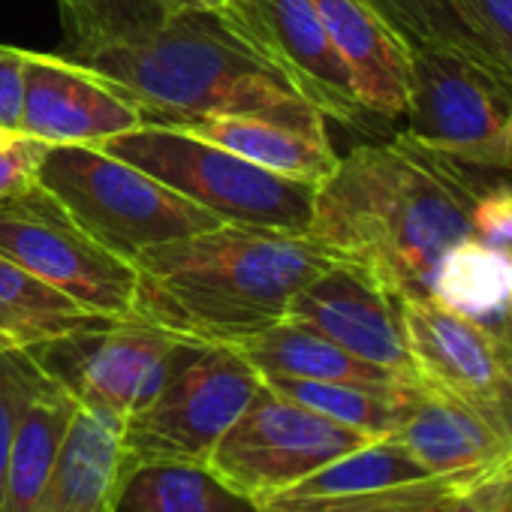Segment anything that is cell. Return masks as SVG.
<instances>
[{
  "label": "cell",
  "mask_w": 512,
  "mask_h": 512,
  "mask_svg": "<svg viewBox=\"0 0 512 512\" xmlns=\"http://www.w3.org/2000/svg\"><path fill=\"white\" fill-rule=\"evenodd\" d=\"M145 124L136 103L64 55L25 49L22 133L49 145H103Z\"/></svg>",
  "instance_id": "obj_13"
},
{
  "label": "cell",
  "mask_w": 512,
  "mask_h": 512,
  "mask_svg": "<svg viewBox=\"0 0 512 512\" xmlns=\"http://www.w3.org/2000/svg\"><path fill=\"white\" fill-rule=\"evenodd\" d=\"M58 7L67 28L64 55L142 37L169 16L163 0H58Z\"/></svg>",
  "instance_id": "obj_27"
},
{
  "label": "cell",
  "mask_w": 512,
  "mask_h": 512,
  "mask_svg": "<svg viewBox=\"0 0 512 512\" xmlns=\"http://www.w3.org/2000/svg\"><path fill=\"white\" fill-rule=\"evenodd\" d=\"M512 112V85L479 64L437 49H410L407 130L413 145L470 169H491Z\"/></svg>",
  "instance_id": "obj_10"
},
{
  "label": "cell",
  "mask_w": 512,
  "mask_h": 512,
  "mask_svg": "<svg viewBox=\"0 0 512 512\" xmlns=\"http://www.w3.org/2000/svg\"><path fill=\"white\" fill-rule=\"evenodd\" d=\"M193 344L142 320H103L31 350L37 368L79 407L112 416L139 413Z\"/></svg>",
  "instance_id": "obj_9"
},
{
  "label": "cell",
  "mask_w": 512,
  "mask_h": 512,
  "mask_svg": "<svg viewBox=\"0 0 512 512\" xmlns=\"http://www.w3.org/2000/svg\"><path fill=\"white\" fill-rule=\"evenodd\" d=\"M491 169L497 172H512V112L506 118V127L494 145V157H491Z\"/></svg>",
  "instance_id": "obj_35"
},
{
  "label": "cell",
  "mask_w": 512,
  "mask_h": 512,
  "mask_svg": "<svg viewBox=\"0 0 512 512\" xmlns=\"http://www.w3.org/2000/svg\"><path fill=\"white\" fill-rule=\"evenodd\" d=\"M497 43L512 55V0H467Z\"/></svg>",
  "instance_id": "obj_33"
},
{
  "label": "cell",
  "mask_w": 512,
  "mask_h": 512,
  "mask_svg": "<svg viewBox=\"0 0 512 512\" xmlns=\"http://www.w3.org/2000/svg\"><path fill=\"white\" fill-rule=\"evenodd\" d=\"M263 380L232 347H190L163 389L124 419V449L136 467L196 464L260 392Z\"/></svg>",
  "instance_id": "obj_6"
},
{
  "label": "cell",
  "mask_w": 512,
  "mask_h": 512,
  "mask_svg": "<svg viewBox=\"0 0 512 512\" xmlns=\"http://www.w3.org/2000/svg\"><path fill=\"white\" fill-rule=\"evenodd\" d=\"M329 118L284 121L269 115H223L202 118L181 130L208 139L253 166H263L284 178L320 184L338 163V151L326 130Z\"/></svg>",
  "instance_id": "obj_18"
},
{
  "label": "cell",
  "mask_w": 512,
  "mask_h": 512,
  "mask_svg": "<svg viewBox=\"0 0 512 512\" xmlns=\"http://www.w3.org/2000/svg\"><path fill=\"white\" fill-rule=\"evenodd\" d=\"M25 100V49L0 46V127L22 133Z\"/></svg>",
  "instance_id": "obj_31"
},
{
  "label": "cell",
  "mask_w": 512,
  "mask_h": 512,
  "mask_svg": "<svg viewBox=\"0 0 512 512\" xmlns=\"http://www.w3.org/2000/svg\"><path fill=\"white\" fill-rule=\"evenodd\" d=\"M410 49H437L485 67L512 85V55L467 0H371Z\"/></svg>",
  "instance_id": "obj_21"
},
{
  "label": "cell",
  "mask_w": 512,
  "mask_h": 512,
  "mask_svg": "<svg viewBox=\"0 0 512 512\" xmlns=\"http://www.w3.org/2000/svg\"><path fill=\"white\" fill-rule=\"evenodd\" d=\"M37 184L106 250L121 260L220 220L100 145H49Z\"/></svg>",
  "instance_id": "obj_5"
},
{
  "label": "cell",
  "mask_w": 512,
  "mask_h": 512,
  "mask_svg": "<svg viewBox=\"0 0 512 512\" xmlns=\"http://www.w3.org/2000/svg\"><path fill=\"white\" fill-rule=\"evenodd\" d=\"M482 512H512V464L467 488Z\"/></svg>",
  "instance_id": "obj_32"
},
{
  "label": "cell",
  "mask_w": 512,
  "mask_h": 512,
  "mask_svg": "<svg viewBox=\"0 0 512 512\" xmlns=\"http://www.w3.org/2000/svg\"><path fill=\"white\" fill-rule=\"evenodd\" d=\"M67 293L0 256V353H31L103 323Z\"/></svg>",
  "instance_id": "obj_23"
},
{
  "label": "cell",
  "mask_w": 512,
  "mask_h": 512,
  "mask_svg": "<svg viewBox=\"0 0 512 512\" xmlns=\"http://www.w3.org/2000/svg\"><path fill=\"white\" fill-rule=\"evenodd\" d=\"M332 263L308 232L217 223L136 256L130 317L193 347H235L281 323Z\"/></svg>",
  "instance_id": "obj_2"
},
{
  "label": "cell",
  "mask_w": 512,
  "mask_h": 512,
  "mask_svg": "<svg viewBox=\"0 0 512 512\" xmlns=\"http://www.w3.org/2000/svg\"><path fill=\"white\" fill-rule=\"evenodd\" d=\"M13 136H16V133H7L4 127H0V145H4V142H10Z\"/></svg>",
  "instance_id": "obj_38"
},
{
  "label": "cell",
  "mask_w": 512,
  "mask_h": 512,
  "mask_svg": "<svg viewBox=\"0 0 512 512\" xmlns=\"http://www.w3.org/2000/svg\"><path fill=\"white\" fill-rule=\"evenodd\" d=\"M64 58L136 103L151 124L187 127L223 115L284 121L323 115L238 19L235 7L175 10L142 37Z\"/></svg>",
  "instance_id": "obj_3"
},
{
  "label": "cell",
  "mask_w": 512,
  "mask_h": 512,
  "mask_svg": "<svg viewBox=\"0 0 512 512\" xmlns=\"http://www.w3.org/2000/svg\"><path fill=\"white\" fill-rule=\"evenodd\" d=\"M368 440L371 437L338 425L263 383L220 437L205 470L256 509H263L323 464L365 446Z\"/></svg>",
  "instance_id": "obj_7"
},
{
  "label": "cell",
  "mask_w": 512,
  "mask_h": 512,
  "mask_svg": "<svg viewBox=\"0 0 512 512\" xmlns=\"http://www.w3.org/2000/svg\"><path fill=\"white\" fill-rule=\"evenodd\" d=\"M260 512H272V509H260Z\"/></svg>",
  "instance_id": "obj_39"
},
{
  "label": "cell",
  "mask_w": 512,
  "mask_h": 512,
  "mask_svg": "<svg viewBox=\"0 0 512 512\" xmlns=\"http://www.w3.org/2000/svg\"><path fill=\"white\" fill-rule=\"evenodd\" d=\"M470 235L485 244L512 250V184H494L479 190L470 208Z\"/></svg>",
  "instance_id": "obj_30"
},
{
  "label": "cell",
  "mask_w": 512,
  "mask_h": 512,
  "mask_svg": "<svg viewBox=\"0 0 512 512\" xmlns=\"http://www.w3.org/2000/svg\"><path fill=\"white\" fill-rule=\"evenodd\" d=\"M73 413L76 401L43 374L16 422L4 470V491H0V512L40 509Z\"/></svg>",
  "instance_id": "obj_19"
},
{
  "label": "cell",
  "mask_w": 512,
  "mask_h": 512,
  "mask_svg": "<svg viewBox=\"0 0 512 512\" xmlns=\"http://www.w3.org/2000/svg\"><path fill=\"white\" fill-rule=\"evenodd\" d=\"M235 13L329 121H362L353 73L311 0H235Z\"/></svg>",
  "instance_id": "obj_14"
},
{
  "label": "cell",
  "mask_w": 512,
  "mask_h": 512,
  "mask_svg": "<svg viewBox=\"0 0 512 512\" xmlns=\"http://www.w3.org/2000/svg\"><path fill=\"white\" fill-rule=\"evenodd\" d=\"M335 49L353 73L365 112L404 118L410 88V46L371 0H311Z\"/></svg>",
  "instance_id": "obj_17"
},
{
  "label": "cell",
  "mask_w": 512,
  "mask_h": 512,
  "mask_svg": "<svg viewBox=\"0 0 512 512\" xmlns=\"http://www.w3.org/2000/svg\"><path fill=\"white\" fill-rule=\"evenodd\" d=\"M488 413H491V419L500 425V431L506 434V440H509V446H512V371H509L506 380L500 383L494 401L488 404Z\"/></svg>",
  "instance_id": "obj_34"
},
{
  "label": "cell",
  "mask_w": 512,
  "mask_h": 512,
  "mask_svg": "<svg viewBox=\"0 0 512 512\" xmlns=\"http://www.w3.org/2000/svg\"><path fill=\"white\" fill-rule=\"evenodd\" d=\"M467 169L401 133L359 145L317 184L308 235L398 302L431 296L440 260L470 235Z\"/></svg>",
  "instance_id": "obj_1"
},
{
  "label": "cell",
  "mask_w": 512,
  "mask_h": 512,
  "mask_svg": "<svg viewBox=\"0 0 512 512\" xmlns=\"http://www.w3.org/2000/svg\"><path fill=\"white\" fill-rule=\"evenodd\" d=\"M269 389H275L278 395L338 422L347 425L371 440H383L392 437L410 389L416 383H404V386H362V383H332V380H287V377H272L263 380Z\"/></svg>",
  "instance_id": "obj_25"
},
{
  "label": "cell",
  "mask_w": 512,
  "mask_h": 512,
  "mask_svg": "<svg viewBox=\"0 0 512 512\" xmlns=\"http://www.w3.org/2000/svg\"><path fill=\"white\" fill-rule=\"evenodd\" d=\"M431 473L392 437L368 440L365 446L323 464L287 494L275 497L263 509L272 512H308L326 503H341L353 497H365L374 491L398 488L407 482L428 479Z\"/></svg>",
  "instance_id": "obj_22"
},
{
  "label": "cell",
  "mask_w": 512,
  "mask_h": 512,
  "mask_svg": "<svg viewBox=\"0 0 512 512\" xmlns=\"http://www.w3.org/2000/svg\"><path fill=\"white\" fill-rule=\"evenodd\" d=\"M40 377L43 371L37 368L31 353H0V491H4V470L19 413Z\"/></svg>",
  "instance_id": "obj_28"
},
{
  "label": "cell",
  "mask_w": 512,
  "mask_h": 512,
  "mask_svg": "<svg viewBox=\"0 0 512 512\" xmlns=\"http://www.w3.org/2000/svg\"><path fill=\"white\" fill-rule=\"evenodd\" d=\"M133 470L124 419L76 404L37 512H118Z\"/></svg>",
  "instance_id": "obj_16"
},
{
  "label": "cell",
  "mask_w": 512,
  "mask_h": 512,
  "mask_svg": "<svg viewBox=\"0 0 512 512\" xmlns=\"http://www.w3.org/2000/svg\"><path fill=\"white\" fill-rule=\"evenodd\" d=\"M118 512H260L196 464H145L127 479Z\"/></svg>",
  "instance_id": "obj_26"
},
{
  "label": "cell",
  "mask_w": 512,
  "mask_h": 512,
  "mask_svg": "<svg viewBox=\"0 0 512 512\" xmlns=\"http://www.w3.org/2000/svg\"><path fill=\"white\" fill-rule=\"evenodd\" d=\"M398 305L419 383L488 410L512 371V332H494L434 296Z\"/></svg>",
  "instance_id": "obj_12"
},
{
  "label": "cell",
  "mask_w": 512,
  "mask_h": 512,
  "mask_svg": "<svg viewBox=\"0 0 512 512\" xmlns=\"http://www.w3.org/2000/svg\"><path fill=\"white\" fill-rule=\"evenodd\" d=\"M166 10L175 13V10H190V7H199V10H232L235 0H163Z\"/></svg>",
  "instance_id": "obj_36"
},
{
  "label": "cell",
  "mask_w": 512,
  "mask_h": 512,
  "mask_svg": "<svg viewBox=\"0 0 512 512\" xmlns=\"http://www.w3.org/2000/svg\"><path fill=\"white\" fill-rule=\"evenodd\" d=\"M431 296L494 332H512V250L461 238L440 260Z\"/></svg>",
  "instance_id": "obj_24"
},
{
  "label": "cell",
  "mask_w": 512,
  "mask_h": 512,
  "mask_svg": "<svg viewBox=\"0 0 512 512\" xmlns=\"http://www.w3.org/2000/svg\"><path fill=\"white\" fill-rule=\"evenodd\" d=\"M238 356L260 374V380L287 377V380H332V383H362V386H404L407 380L395 377L386 368L356 359L329 338L281 320L253 338L235 344Z\"/></svg>",
  "instance_id": "obj_20"
},
{
  "label": "cell",
  "mask_w": 512,
  "mask_h": 512,
  "mask_svg": "<svg viewBox=\"0 0 512 512\" xmlns=\"http://www.w3.org/2000/svg\"><path fill=\"white\" fill-rule=\"evenodd\" d=\"M0 256L106 320L133 311L136 269L97 244L40 184L0 202Z\"/></svg>",
  "instance_id": "obj_8"
},
{
  "label": "cell",
  "mask_w": 512,
  "mask_h": 512,
  "mask_svg": "<svg viewBox=\"0 0 512 512\" xmlns=\"http://www.w3.org/2000/svg\"><path fill=\"white\" fill-rule=\"evenodd\" d=\"M100 148L148 172L220 223L308 232L317 184L253 166L181 127L145 121Z\"/></svg>",
  "instance_id": "obj_4"
},
{
  "label": "cell",
  "mask_w": 512,
  "mask_h": 512,
  "mask_svg": "<svg viewBox=\"0 0 512 512\" xmlns=\"http://www.w3.org/2000/svg\"><path fill=\"white\" fill-rule=\"evenodd\" d=\"M46 148L49 142L34 139L28 133H16L10 142L0 145V202L16 199L37 187V172Z\"/></svg>",
  "instance_id": "obj_29"
},
{
  "label": "cell",
  "mask_w": 512,
  "mask_h": 512,
  "mask_svg": "<svg viewBox=\"0 0 512 512\" xmlns=\"http://www.w3.org/2000/svg\"><path fill=\"white\" fill-rule=\"evenodd\" d=\"M284 320L329 338L362 362L386 368L407 383H419L398 299L347 263H332L311 278L293 296Z\"/></svg>",
  "instance_id": "obj_11"
},
{
  "label": "cell",
  "mask_w": 512,
  "mask_h": 512,
  "mask_svg": "<svg viewBox=\"0 0 512 512\" xmlns=\"http://www.w3.org/2000/svg\"><path fill=\"white\" fill-rule=\"evenodd\" d=\"M431 476L473 482L512 464V446L488 410L416 383L392 434Z\"/></svg>",
  "instance_id": "obj_15"
},
{
  "label": "cell",
  "mask_w": 512,
  "mask_h": 512,
  "mask_svg": "<svg viewBox=\"0 0 512 512\" xmlns=\"http://www.w3.org/2000/svg\"><path fill=\"white\" fill-rule=\"evenodd\" d=\"M443 512H482V509H479L476 497H473L467 488H461V491L449 500V506H446Z\"/></svg>",
  "instance_id": "obj_37"
}]
</instances>
